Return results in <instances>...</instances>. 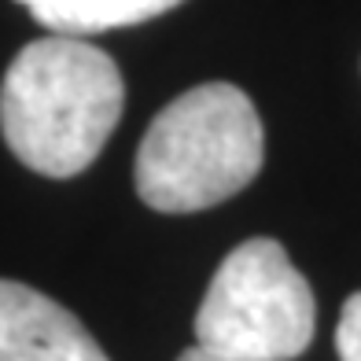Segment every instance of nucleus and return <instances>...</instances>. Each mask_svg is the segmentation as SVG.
I'll return each mask as SVG.
<instances>
[{
  "label": "nucleus",
  "mask_w": 361,
  "mask_h": 361,
  "mask_svg": "<svg viewBox=\"0 0 361 361\" xmlns=\"http://www.w3.org/2000/svg\"><path fill=\"white\" fill-rule=\"evenodd\" d=\"M126 81L104 48L71 34L30 41L0 85V133L23 166L78 177L122 118Z\"/></svg>",
  "instance_id": "nucleus-1"
},
{
  "label": "nucleus",
  "mask_w": 361,
  "mask_h": 361,
  "mask_svg": "<svg viewBox=\"0 0 361 361\" xmlns=\"http://www.w3.org/2000/svg\"><path fill=\"white\" fill-rule=\"evenodd\" d=\"M266 159V133L251 96L207 81L155 114L137 147V195L159 214H195L243 192Z\"/></svg>",
  "instance_id": "nucleus-2"
},
{
  "label": "nucleus",
  "mask_w": 361,
  "mask_h": 361,
  "mask_svg": "<svg viewBox=\"0 0 361 361\" xmlns=\"http://www.w3.org/2000/svg\"><path fill=\"white\" fill-rule=\"evenodd\" d=\"M192 328L200 347L225 357L295 361L314 343L317 306L288 251L255 236L225 255Z\"/></svg>",
  "instance_id": "nucleus-3"
},
{
  "label": "nucleus",
  "mask_w": 361,
  "mask_h": 361,
  "mask_svg": "<svg viewBox=\"0 0 361 361\" xmlns=\"http://www.w3.org/2000/svg\"><path fill=\"white\" fill-rule=\"evenodd\" d=\"M0 361H111L67 306L44 291L0 281Z\"/></svg>",
  "instance_id": "nucleus-4"
},
{
  "label": "nucleus",
  "mask_w": 361,
  "mask_h": 361,
  "mask_svg": "<svg viewBox=\"0 0 361 361\" xmlns=\"http://www.w3.org/2000/svg\"><path fill=\"white\" fill-rule=\"evenodd\" d=\"M19 4L52 34L89 37L104 34V30L159 19L185 0H19Z\"/></svg>",
  "instance_id": "nucleus-5"
},
{
  "label": "nucleus",
  "mask_w": 361,
  "mask_h": 361,
  "mask_svg": "<svg viewBox=\"0 0 361 361\" xmlns=\"http://www.w3.org/2000/svg\"><path fill=\"white\" fill-rule=\"evenodd\" d=\"M336 354L339 361H361V291H354L343 302V314L336 324Z\"/></svg>",
  "instance_id": "nucleus-6"
},
{
  "label": "nucleus",
  "mask_w": 361,
  "mask_h": 361,
  "mask_svg": "<svg viewBox=\"0 0 361 361\" xmlns=\"http://www.w3.org/2000/svg\"><path fill=\"white\" fill-rule=\"evenodd\" d=\"M177 361H251V357H225V354H214V350H207V347H200V343H195V347L185 350Z\"/></svg>",
  "instance_id": "nucleus-7"
}]
</instances>
